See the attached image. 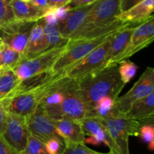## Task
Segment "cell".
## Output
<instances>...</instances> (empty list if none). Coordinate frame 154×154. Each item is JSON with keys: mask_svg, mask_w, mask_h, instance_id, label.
<instances>
[{"mask_svg": "<svg viewBox=\"0 0 154 154\" xmlns=\"http://www.w3.org/2000/svg\"><path fill=\"white\" fill-rule=\"evenodd\" d=\"M77 83L78 91L88 111L87 117L101 99L109 96L116 101L125 87L119 75L118 65L105 68Z\"/></svg>", "mask_w": 154, "mask_h": 154, "instance_id": "1", "label": "cell"}, {"mask_svg": "<svg viewBox=\"0 0 154 154\" xmlns=\"http://www.w3.org/2000/svg\"><path fill=\"white\" fill-rule=\"evenodd\" d=\"M100 120L114 144V154H130L129 138L138 136L141 125L114 108L109 115Z\"/></svg>", "mask_w": 154, "mask_h": 154, "instance_id": "2", "label": "cell"}, {"mask_svg": "<svg viewBox=\"0 0 154 154\" xmlns=\"http://www.w3.org/2000/svg\"><path fill=\"white\" fill-rule=\"evenodd\" d=\"M120 14V0H98L87 15L81 28L69 39L78 40L91 30L109 26L119 20Z\"/></svg>", "mask_w": 154, "mask_h": 154, "instance_id": "3", "label": "cell"}, {"mask_svg": "<svg viewBox=\"0 0 154 154\" xmlns=\"http://www.w3.org/2000/svg\"><path fill=\"white\" fill-rule=\"evenodd\" d=\"M121 29L108 33V34L99 36V37L93 38L80 39V40L75 41L69 39L66 51H64L63 55L57 60L55 64L51 69V71L55 74L63 72L68 68L73 66L74 64L80 61L81 59L88 55L93 50L100 46L105 41L114 35L117 32H118Z\"/></svg>", "mask_w": 154, "mask_h": 154, "instance_id": "4", "label": "cell"}, {"mask_svg": "<svg viewBox=\"0 0 154 154\" xmlns=\"http://www.w3.org/2000/svg\"><path fill=\"white\" fill-rule=\"evenodd\" d=\"M67 44L48 50L32 58L21 60L12 70L16 74L20 81L51 71L57 60L66 51Z\"/></svg>", "mask_w": 154, "mask_h": 154, "instance_id": "5", "label": "cell"}, {"mask_svg": "<svg viewBox=\"0 0 154 154\" xmlns=\"http://www.w3.org/2000/svg\"><path fill=\"white\" fill-rule=\"evenodd\" d=\"M63 75L64 72L49 84L40 88L6 99L0 103V106L8 114H14L26 118L35 111L41 99H42L45 93Z\"/></svg>", "mask_w": 154, "mask_h": 154, "instance_id": "6", "label": "cell"}, {"mask_svg": "<svg viewBox=\"0 0 154 154\" xmlns=\"http://www.w3.org/2000/svg\"><path fill=\"white\" fill-rule=\"evenodd\" d=\"M113 36L109 38L100 46L93 50L78 63L66 69L63 72L65 75L70 79L78 81L88 75L105 69L107 54Z\"/></svg>", "mask_w": 154, "mask_h": 154, "instance_id": "7", "label": "cell"}, {"mask_svg": "<svg viewBox=\"0 0 154 154\" xmlns=\"http://www.w3.org/2000/svg\"><path fill=\"white\" fill-rule=\"evenodd\" d=\"M154 92V69L147 67L133 87L115 102L114 110L126 114L134 102L149 96Z\"/></svg>", "mask_w": 154, "mask_h": 154, "instance_id": "8", "label": "cell"}, {"mask_svg": "<svg viewBox=\"0 0 154 154\" xmlns=\"http://www.w3.org/2000/svg\"><path fill=\"white\" fill-rule=\"evenodd\" d=\"M29 135L25 117L8 114L5 127L1 136L8 145L18 153H22Z\"/></svg>", "mask_w": 154, "mask_h": 154, "instance_id": "9", "label": "cell"}, {"mask_svg": "<svg viewBox=\"0 0 154 154\" xmlns=\"http://www.w3.org/2000/svg\"><path fill=\"white\" fill-rule=\"evenodd\" d=\"M36 22L15 20L0 28V36L5 45L22 55L28 42L32 29Z\"/></svg>", "mask_w": 154, "mask_h": 154, "instance_id": "10", "label": "cell"}, {"mask_svg": "<svg viewBox=\"0 0 154 154\" xmlns=\"http://www.w3.org/2000/svg\"><path fill=\"white\" fill-rule=\"evenodd\" d=\"M61 117L80 121L88 115L87 106L78 91V83L71 79L66 87V95L60 106Z\"/></svg>", "mask_w": 154, "mask_h": 154, "instance_id": "11", "label": "cell"}, {"mask_svg": "<svg viewBox=\"0 0 154 154\" xmlns=\"http://www.w3.org/2000/svg\"><path fill=\"white\" fill-rule=\"evenodd\" d=\"M30 135L41 140L44 143L57 136L51 118L43 108L38 105L35 111L26 118Z\"/></svg>", "mask_w": 154, "mask_h": 154, "instance_id": "12", "label": "cell"}, {"mask_svg": "<svg viewBox=\"0 0 154 154\" xmlns=\"http://www.w3.org/2000/svg\"><path fill=\"white\" fill-rule=\"evenodd\" d=\"M154 39V17L152 16L144 22L135 26L132 32L129 48L123 54L121 61L127 60L134 54L147 48Z\"/></svg>", "mask_w": 154, "mask_h": 154, "instance_id": "13", "label": "cell"}, {"mask_svg": "<svg viewBox=\"0 0 154 154\" xmlns=\"http://www.w3.org/2000/svg\"><path fill=\"white\" fill-rule=\"evenodd\" d=\"M134 24L123 27L112 37L106 57L105 68L117 66L121 61L123 54L129 48L133 32Z\"/></svg>", "mask_w": 154, "mask_h": 154, "instance_id": "14", "label": "cell"}, {"mask_svg": "<svg viewBox=\"0 0 154 154\" xmlns=\"http://www.w3.org/2000/svg\"><path fill=\"white\" fill-rule=\"evenodd\" d=\"M56 133L63 141L74 143H84L86 136L79 121L61 117L53 119Z\"/></svg>", "mask_w": 154, "mask_h": 154, "instance_id": "15", "label": "cell"}, {"mask_svg": "<svg viewBox=\"0 0 154 154\" xmlns=\"http://www.w3.org/2000/svg\"><path fill=\"white\" fill-rule=\"evenodd\" d=\"M94 4L79 8L72 9L63 20L58 23L57 27L62 37L69 39L81 28L85 20L86 17Z\"/></svg>", "mask_w": 154, "mask_h": 154, "instance_id": "16", "label": "cell"}, {"mask_svg": "<svg viewBox=\"0 0 154 154\" xmlns=\"http://www.w3.org/2000/svg\"><path fill=\"white\" fill-rule=\"evenodd\" d=\"M47 38L44 32L42 20L36 21L32 29L26 47L21 55V60L29 59L48 51Z\"/></svg>", "mask_w": 154, "mask_h": 154, "instance_id": "17", "label": "cell"}, {"mask_svg": "<svg viewBox=\"0 0 154 154\" xmlns=\"http://www.w3.org/2000/svg\"><path fill=\"white\" fill-rule=\"evenodd\" d=\"M126 116L128 118L138 122L141 125L153 124L154 92L134 102Z\"/></svg>", "mask_w": 154, "mask_h": 154, "instance_id": "18", "label": "cell"}, {"mask_svg": "<svg viewBox=\"0 0 154 154\" xmlns=\"http://www.w3.org/2000/svg\"><path fill=\"white\" fill-rule=\"evenodd\" d=\"M154 10V0H144L129 10L122 12L119 20L129 24H140L151 17Z\"/></svg>", "mask_w": 154, "mask_h": 154, "instance_id": "19", "label": "cell"}, {"mask_svg": "<svg viewBox=\"0 0 154 154\" xmlns=\"http://www.w3.org/2000/svg\"><path fill=\"white\" fill-rule=\"evenodd\" d=\"M63 73V72L55 74L52 71H49V72H43V73L30 77L27 79L20 81L17 87L13 90V92L9 95L7 99L12 97V96H17V95L21 94V93H26V92H29L40 88V87L49 84L50 82L58 78Z\"/></svg>", "mask_w": 154, "mask_h": 154, "instance_id": "20", "label": "cell"}, {"mask_svg": "<svg viewBox=\"0 0 154 154\" xmlns=\"http://www.w3.org/2000/svg\"><path fill=\"white\" fill-rule=\"evenodd\" d=\"M15 20L18 21L36 22L42 19L48 10L39 8L31 2H25L20 0H11V2Z\"/></svg>", "mask_w": 154, "mask_h": 154, "instance_id": "21", "label": "cell"}, {"mask_svg": "<svg viewBox=\"0 0 154 154\" xmlns=\"http://www.w3.org/2000/svg\"><path fill=\"white\" fill-rule=\"evenodd\" d=\"M20 81L12 69L0 70V103L8 97Z\"/></svg>", "mask_w": 154, "mask_h": 154, "instance_id": "22", "label": "cell"}, {"mask_svg": "<svg viewBox=\"0 0 154 154\" xmlns=\"http://www.w3.org/2000/svg\"><path fill=\"white\" fill-rule=\"evenodd\" d=\"M43 29L48 41L49 50L66 45L69 42V39L62 37L56 25H48L45 24L43 21Z\"/></svg>", "mask_w": 154, "mask_h": 154, "instance_id": "23", "label": "cell"}, {"mask_svg": "<svg viewBox=\"0 0 154 154\" xmlns=\"http://www.w3.org/2000/svg\"><path fill=\"white\" fill-rule=\"evenodd\" d=\"M21 60V54L5 45L0 56V70L13 69Z\"/></svg>", "mask_w": 154, "mask_h": 154, "instance_id": "24", "label": "cell"}, {"mask_svg": "<svg viewBox=\"0 0 154 154\" xmlns=\"http://www.w3.org/2000/svg\"><path fill=\"white\" fill-rule=\"evenodd\" d=\"M60 154H112L108 153H101L92 150L84 143H74L69 141H63V148Z\"/></svg>", "mask_w": 154, "mask_h": 154, "instance_id": "25", "label": "cell"}, {"mask_svg": "<svg viewBox=\"0 0 154 154\" xmlns=\"http://www.w3.org/2000/svg\"><path fill=\"white\" fill-rule=\"evenodd\" d=\"M116 101L111 97L106 96L98 102L94 110L88 117H96L99 119L106 117L113 111Z\"/></svg>", "mask_w": 154, "mask_h": 154, "instance_id": "26", "label": "cell"}, {"mask_svg": "<svg viewBox=\"0 0 154 154\" xmlns=\"http://www.w3.org/2000/svg\"><path fill=\"white\" fill-rule=\"evenodd\" d=\"M118 71L120 75V79L122 82L126 85L131 80L135 77L137 71H138V66L133 62L130 60H123L119 63Z\"/></svg>", "mask_w": 154, "mask_h": 154, "instance_id": "27", "label": "cell"}, {"mask_svg": "<svg viewBox=\"0 0 154 154\" xmlns=\"http://www.w3.org/2000/svg\"><path fill=\"white\" fill-rule=\"evenodd\" d=\"M11 0H0V28L15 21Z\"/></svg>", "mask_w": 154, "mask_h": 154, "instance_id": "28", "label": "cell"}, {"mask_svg": "<svg viewBox=\"0 0 154 154\" xmlns=\"http://www.w3.org/2000/svg\"><path fill=\"white\" fill-rule=\"evenodd\" d=\"M21 154H49L43 141L30 135L25 150Z\"/></svg>", "mask_w": 154, "mask_h": 154, "instance_id": "29", "label": "cell"}, {"mask_svg": "<svg viewBox=\"0 0 154 154\" xmlns=\"http://www.w3.org/2000/svg\"><path fill=\"white\" fill-rule=\"evenodd\" d=\"M138 136L141 137L144 142L148 144L150 150H154V127L153 124L141 125Z\"/></svg>", "mask_w": 154, "mask_h": 154, "instance_id": "30", "label": "cell"}, {"mask_svg": "<svg viewBox=\"0 0 154 154\" xmlns=\"http://www.w3.org/2000/svg\"><path fill=\"white\" fill-rule=\"evenodd\" d=\"M45 147L49 154H58L63 147V141L59 137L52 138L45 143Z\"/></svg>", "mask_w": 154, "mask_h": 154, "instance_id": "31", "label": "cell"}, {"mask_svg": "<svg viewBox=\"0 0 154 154\" xmlns=\"http://www.w3.org/2000/svg\"><path fill=\"white\" fill-rule=\"evenodd\" d=\"M97 1L98 0H72L66 6L70 10H72V9L79 8L90 5L96 3Z\"/></svg>", "mask_w": 154, "mask_h": 154, "instance_id": "32", "label": "cell"}, {"mask_svg": "<svg viewBox=\"0 0 154 154\" xmlns=\"http://www.w3.org/2000/svg\"><path fill=\"white\" fill-rule=\"evenodd\" d=\"M0 154H21L7 144L0 135Z\"/></svg>", "mask_w": 154, "mask_h": 154, "instance_id": "33", "label": "cell"}, {"mask_svg": "<svg viewBox=\"0 0 154 154\" xmlns=\"http://www.w3.org/2000/svg\"><path fill=\"white\" fill-rule=\"evenodd\" d=\"M144 1V0H120V11L122 12H125L126 11L129 10L141 2Z\"/></svg>", "mask_w": 154, "mask_h": 154, "instance_id": "34", "label": "cell"}, {"mask_svg": "<svg viewBox=\"0 0 154 154\" xmlns=\"http://www.w3.org/2000/svg\"><path fill=\"white\" fill-rule=\"evenodd\" d=\"M72 0H48L50 9H56L67 5Z\"/></svg>", "mask_w": 154, "mask_h": 154, "instance_id": "35", "label": "cell"}, {"mask_svg": "<svg viewBox=\"0 0 154 154\" xmlns=\"http://www.w3.org/2000/svg\"><path fill=\"white\" fill-rule=\"evenodd\" d=\"M7 115L8 113L0 106V135H2V132H4L6 120H7Z\"/></svg>", "mask_w": 154, "mask_h": 154, "instance_id": "36", "label": "cell"}, {"mask_svg": "<svg viewBox=\"0 0 154 154\" xmlns=\"http://www.w3.org/2000/svg\"><path fill=\"white\" fill-rule=\"evenodd\" d=\"M30 2L32 5H34L36 7L39 8L44 9V10H48L49 7H48V0H32Z\"/></svg>", "mask_w": 154, "mask_h": 154, "instance_id": "37", "label": "cell"}, {"mask_svg": "<svg viewBox=\"0 0 154 154\" xmlns=\"http://www.w3.org/2000/svg\"><path fill=\"white\" fill-rule=\"evenodd\" d=\"M5 46V45L4 42H3L2 39L0 38V56H1L2 53V51H3V50H4Z\"/></svg>", "mask_w": 154, "mask_h": 154, "instance_id": "38", "label": "cell"}, {"mask_svg": "<svg viewBox=\"0 0 154 154\" xmlns=\"http://www.w3.org/2000/svg\"><path fill=\"white\" fill-rule=\"evenodd\" d=\"M20 1H22V2H30L32 0H20Z\"/></svg>", "mask_w": 154, "mask_h": 154, "instance_id": "39", "label": "cell"}]
</instances>
